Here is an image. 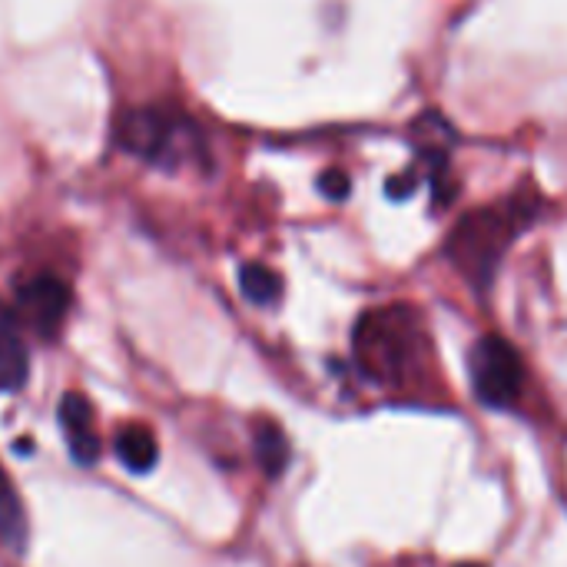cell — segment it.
Returning <instances> with one entry per match:
<instances>
[{
	"mask_svg": "<svg viewBox=\"0 0 567 567\" xmlns=\"http://www.w3.org/2000/svg\"><path fill=\"white\" fill-rule=\"evenodd\" d=\"M116 143L159 169H179L186 163L206 159V140L193 120L163 106L126 110L116 123Z\"/></svg>",
	"mask_w": 567,
	"mask_h": 567,
	"instance_id": "obj_2",
	"label": "cell"
},
{
	"mask_svg": "<svg viewBox=\"0 0 567 567\" xmlns=\"http://www.w3.org/2000/svg\"><path fill=\"white\" fill-rule=\"evenodd\" d=\"M0 545L20 555L27 548V515L10 475L0 465Z\"/></svg>",
	"mask_w": 567,
	"mask_h": 567,
	"instance_id": "obj_8",
	"label": "cell"
},
{
	"mask_svg": "<svg viewBox=\"0 0 567 567\" xmlns=\"http://www.w3.org/2000/svg\"><path fill=\"white\" fill-rule=\"evenodd\" d=\"M458 567H485V565H458Z\"/></svg>",
	"mask_w": 567,
	"mask_h": 567,
	"instance_id": "obj_13",
	"label": "cell"
},
{
	"mask_svg": "<svg viewBox=\"0 0 567 567\" xmlns=\"http://www.w3.org/2000/svg\"><path fill=\"white\" fill-rule=\"evenodd\" d=\"M472 389L488 409H512L525 389V362L502 336H482L468 352Z\"/></svg>",
	"mask_w": 567,
	"mask_h": 567,
	"instance_id": "obj_4",
	"label": "cell"
},
{
	"mask_svg": "<svg viewBox=\"0 0 567 567\" xmlns=\"http://www.w3.org/2000/svg\"><path fill=\"white\" fill-rule=\"evenodd\" d=\"M355 355L362 369L382 382H399L405 372L415 369L422 349H425V332L409 306H389L379 312L362 316L355 326Z\"/></svg>",
	"mask_w": 567,
	"mask_h": 567,
	"instance_id": "obj_3",
	"label": "cell"
},
{
	"mask_svg": "<svg viewBox=\"0 0 567 567\" xmlns=\"http://www.w3.org/2000/svg\"><path fill=\"white\" fill-rule=\"evenodd\" d=\"M535 213H538V203L522 199V196L508 199L505 206H482L452 229L445 252L475 289H485L492 286L505 249L535 219Z\"/></svg>",
	"mask_w": 567,
	"mask_h": 567,
	"instance_id": "obj_1",
	"label": "cell"
},
{
	"mask_svg": "<svg viewBox=\"0 0 567 567\" xmlns=\"http://www.w3.org/2000/svg\"><path fill=\"white\" fill-rule=\"evenodd\" d=\"M319 189L329 196V199H346L349 196V176L342 169H329L322 179H319Z\"/></svg>",
	"mask_w": 567,
	"mask_h": 567,
	"instance_id": "obj_12",
	"label": "cell"
},
{
	"mask_svg": "<svg viewBox=\"0 0 567 567\" xmlns=\"http://www.w3.org/2000/svg\"><path fill=\"white\" fill-rule=\"evenodd\" d=\"M17 319H23L37 336L50 339L60 332L70 312V289L56 276H33L17 286Z\"/></svg>",
	"mask_w": 567,
	"mask_h": 567,
	"instance_id": "obj_5",
	"label": "cell"
},
{
	"mask_svg": "<svg viewBox=\"0 0 567 567\" xmlns=\"http://www.w3.org/2000/svg\"><path fill=\"white\" fill-rule=\"evenodd\" d=\"M116 458H120V465L126 468V472H133V475H146L153 465H156V458H159V449H156V439L150 435V429H143V425H130V429H123L120 435H116Z\"/></svg>",
	"mask_w": 567,
	"mask_h": 567,
	"instance_id": "obj_9",
	"label": "cell"
},
{
	"mask_svg": "<svg viewBox=\"0 0 567 567\" xmlns=\"http://www.w3.org/2000/svg\"><path fill=\"white\" fill-rule=\"evenodd\" d=\"M256 462L262 465V472L269 478H279L286 472V462H289V442L282 435L279 425L272 422H262L256 429Z\"/></svg>",
	"mask_w": 567,
	"mask_h": 567,
	"instance_id": "obj_10",
	"label": "cell"
},
{
	"mask_svg": "<svg viewBox=\"0 0 567 567\" xmlns=\"http://www.w3.org/2000/svg\"><path fill=\"white\" fill-rule=\"evenodd\" d=\"M30 375V355L20 336V319L13 309L0 302V392L23 389Z\"/></svg>",
	"mask_w": 567,
	"mask_h": 567,
	"instance_id": "obj_7",
	"label": "cell"
},
{
	"mask_svg": "<svg viewBox=\"0 0 567 567\" xmlns=\"http://www.w3.org/2000/svg\"><path fill=\"white\" fill-rule=\"evenodd\" d=\"M239 289H243V296H246L249 302H256V306H272V302L282 296V279H279L269 266H262V262H246V266L239 269Z\"/></svg>",
	"mask_w": 567,
	"mask_h": 567,
	"instance_id": "obj_11",
	"label": "cell"
},
{
	"mask_svg": "<svg viewBox=\"0 0 567 567\" xmlns=\"http://www.w3.org/2000/svg\"><path fill=\"white\" fill-rule=\"evenodd\" d=\"M60 425H63V435H66L73 462L93 465L96 455H100V442L93 435V412H90V402L83 395H76V392L63 395V402H60Z\"/></svg>",
	"mask_w": 567,
	"mask_h": 567,
	"instance_id": "obj_6",
	"label": "cell"
}]
</instances>
